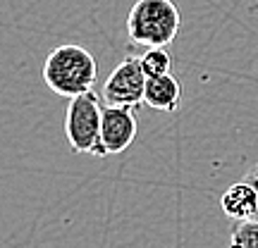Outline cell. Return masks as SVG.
<instances>
[{"mask_svg": "<svg viewBox=\"0 0 258 248\" xmlns=\"http://www.w3.org/2000/svg\"><path fill=\"white\" fill-rule=\"evenodd\" d=\"M98 79V62L84 46L67 43L50 50L43 62V81L55 96L74 98L93 89Z\"/></svg>", "mask_w": 258, "mask_h": 248, "instance_id": "6da1fadb", "label": "cell"}, {"mask_svg": "<svg viewBox=\"0 0 258 248\" xmlns=\"http://www.w3.org/2000/svg\"><path fill=\"white\" fill-rule=\"evenodd\" d=\"M179 10L172 0H137L127 17L132 43L144 48L170 46L179 34Z\"/></svg>", "mask_w": 258, "mask_h": 248, "instance_id": "7a4b0ae2", "label": "cell"}, {"mask_svg": "<svg viewBox=\"0 0 258 248\" xmlns=\"http://www.w3.org/2000/svg\"><path fill=\"white\" fill-rule=\"evenodd\" d=\"M101 117L103 105L93 91L79 93L70 98L64 112V136L74 153H91L98 155L101 148Z\"/></svg>", "mask_w": 258, "mask_h": 248, "instance_id": "3957f363", "label": "cell"}, {"mask_svg": "<svg viewBox=\"0 0 258 248\" xmlns=\"http://www.w3.org/2000/svg\"><path fill=\"white\" fill-rule=\"evenodd\" d=\"M146 79L148 76L141 67V57H124L103 84V103L105 105L139 108L144 103Z\"/></svg>", "mask_w": 258, "mask_h": 248, "instance_id": "277c9868", "label": "cell"}, {"mask_svg": "<svg viewBox=\"0 0 258 248\" xmlns=\"http://www.w3.org/2000/svg\"><path fill=\"white\" fill-rule=\"evenodd\" d=\"M137 115L134 108L124 105H105L101 117V148L98 155H117L124 153L137 138Z\"/></svg>", "mask_w": 258, "mask_h": 248, "instance_id": "5b68a950", "label": "cell"}, {"mask_svg": "<svg viewBox=\"0 0 258 248\" xmlns=\"http://www.w3.org/2000/svg\"><path fill=\"white\" fill-rule=\"evenodd\" d=\"M144 103L153 110L160 112H177L182 105V84L172 74H156L146 79Z\"/></svg>", "mask_w": 258, "mask_h": 248, "instance_id": "8992f818", "label": "cell"}, {"mask_svg": "<svg viewBox=\"0 0 258 248\" xmlns=\"http://www.w3.org/2000/svg\"><path fill=\"white\" fill-rule=\"evenodd\" d=\"M222 212L230 217L232 222L237 220H251L256 217V210H258V191L256 186L241 179L237 184H232L227 191L222 193Z\"/></svg>", "mask_w": 258, "mask_h": 248, "instance_id": "52a82bcc", "label": "cell"}, {"mask_svg": "<svg viewBox=\"0 0 258 248\" xmlns=\"http://www.w3.org/2000/svg\"><path fill=\"white\" fill-rule=\"evenodd\" d=\"M230 243L234 248H258V220H237L232 227Z\"/></svg>", "mask_w": 258, "mask_h": 248, "instance_id": "ba28073f", "label": "cell"}, {"mask_svg": "<svg viewBox=\"0 0 258 248\" xmlns=\"http://www.w3.org/2000/svg\"><path fill=\"white\" fill-rule=\"evenodd\" d=\"M170 64H172V57L165 50V46H156L148 48L146 53L141 55V67L146 76H156V74H167L170 72Z\"/></svg>", "mask_w": 258, "mask_h": 248, "instance_id": "9c48e42d", "label": "cell"}, {"mask_svg": "<svg viewBox=\"0 0 258 248\" xmlns=\"http://www.w3.org/2000/svg\"><path fill=\"white\" fill-rule=\"evenodd\" d=\"M246 182H251V184L256 186V191H258V167H253V170H249V175L244 177ZM256 220H258V210H256Z\"/></svg>", "mask_w": 258, "mask_h": 248, "instance_id": "30bf717a", "label": "cell"}]
</instances>
